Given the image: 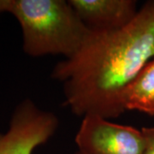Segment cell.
<instances>
[{
    "mask_svg": "<svg viewBox=\"0 0 154 154\" xmlns=\"http://www.w3.org/2000/svg\"><path fill=\"white\" fill-rule=\"evenodd\" d=\"M154 57V0L132 22L112 31H93L74 56L57 63L51 77L63 83L66 104L75 115L116 118L125 110L126 87Z\"/></svg>",
    "mask_w": 154,
    "mask_h": 154,
    "instance_id": "obj_1",
    "label": "cell"
},
{
    "mask_svg": "<svg viewBox=\"0 0 154 154\" xmlns=\"http://www.w3.org/2000/svg\"><path fill=\"white\" fill-rule=\"evenodd\" d=\"M11 14L22 31L23 51L33 57L74 56L91 29L65 0H0V15Z\"/></svg>",
    "mask_w": 154,
    "mask_h": 154,
    "instance_id": "obj_2",
    "label": "cell"
},
{
    "mask_svg": "<svg viewBox=\"0 0 154 154\" xmlns=\"http://www.w3.org/2000/svg\"><path fill=\"white\" fill-rule=\"evenodd\" d=\"M57 127L55 114L25 99L16 107L8 130L0 133V154H32L37 146L49 140Z\"/></svg>",
    "mask_w": 154,
    "mask_h": 154,
    "instance_id": "obj_3",
    "label": "cell"
},
{
    "mask_svg": "<svg viewBox=\"0 0 154 154\" xmlns=\"http://www.w3.org/2000/svg\"><path fill=\"white\" fill-rule=\"evenodd\" d=\"M75 143L86 154H142L146 140L141 129L88 115L83 116Z\"/></svg>",
    "mask_w": 154,
    "mask_h": 154,
    "instance_id": "obj_4",
    "label": "cell"
},
{
    "mask_svg": "<svg viewBox=\"0 0 154 154\" xmlns=\"http://www.w3.org/2000/svg\"><path fill=\"white\" fill-rule=\"evenodd\" d=\"M82 22L93 31H112L132 22L139 10L134 0H69Z\"/></svg>",
    "mask_w": 154,
    "mask_h": 154,
    "instance_id": "obj_5",
    "label": "cell"
},
{
    "mask_svg": "<svg viewBox=\"0 0 154 154\" xmlns=\"http://www.w3.org/2000/svg\"><path fill=\"white\" fill-rule=\"evenodd\" d=\"M122 103L125 110H138L154 116V57L127 86Z\"/></svg>",
    "mask_w": 154,
    "mask_h": 154,
    "instance_id": "obj_6",
    "label": "cell"
},
{
    "mask_svg": "<svg viewBox=\"0 0 154 154\" xmlns=\"http://www.w3.org/2000/svg\"><path fill=\"white\" fill-rule=\"evenodd\" d=\"M141 131L146 140V146L142 154H154V127H145L141 128Z\"/></svg>",
    "mask_w": 154,
    "mask_h": 154,
    "instance_id": "obj_7",
    "label": "cell"
},
{
    "mask_svg": "<svg viewBox=\"0 0 154 154\" xmlns=\"http://www.w3.org/2000/svg\"><path fill=\"white\" fill-rule=\"evenodd\" d=\"M75 154H86V153H84V152H80V151H78L77 152H75Z\"/></svg>",
    "mask_w": 154,
    "mask_h": 154,
    "instance_id": "obj_8",
    "label": "cell"
}]
</instances>
